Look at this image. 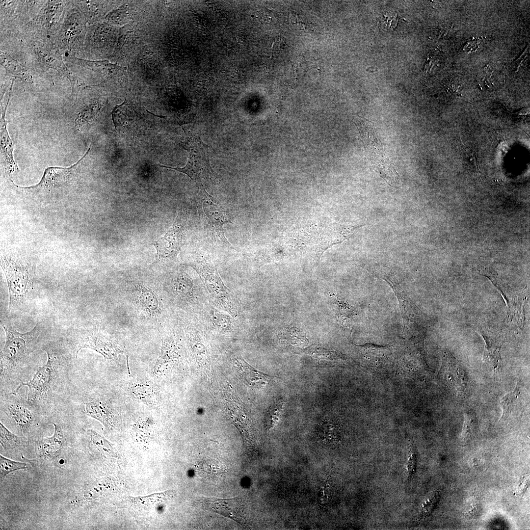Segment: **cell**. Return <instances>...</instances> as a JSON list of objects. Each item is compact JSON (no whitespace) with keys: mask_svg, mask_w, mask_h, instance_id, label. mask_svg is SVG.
I'll return each instance as SVG.
<instances>
[{"mask_svg":"<svg viewBox=\"0 0 530 530\" xmlns=\"http://www.w3.org/2000/svg\"><path fill=\"white\" fill-rule=\"evenodd\" d=\"M0 413L9 419L17 431L23 435L29 432L41 412L18 392L0 391Z\"/></svg>","mask_w":530,"mask_h":530,"instance_id":"5","label":"cell"},{"mask_svg":"<svg viewBox=\"0 0 530 530\" xmlns=\"http://www.w3.org/2000/svg\"><path fill=\"white\" fill-rule=\"evenodd\" d=\"M86 433L89 437L90 444L100 452L112 455L113 449L112 444L104 437L93 429H88Z\"/></svg>","mask_w":530,"mask_h":530,"instance_id":"29","label":"cell"},{"mask_svg":"<svg viewBox=\"0 0 530 530\" xmlns=\"http://www.w3.org/2000/svg\"><path fill=\"white\" fill-rule=\"evenodd\" d=\"M285 401L281 399L271 408L266 419V426L268 429L273 428L277 424L283 410Z\"/></svg>","mask_w":530,"mask_h":530,"instance_id":"35","label":"cell"},{"mask_svg":"<svg viewBox=\"0 0 530 530\" xmlns=\"http://www.w3.org/2000/svg\"><path fill=\"white\" fill-rule=\"evenodd\" d=\"M485 342L484 357L493 371L494 373L502 371V361L500 350L501 345L484 334H481Z\"/></svg>","mask_w":530,"mask_h":530,"instance_id":"26","label":"cell"},{"mask_svg":"<svg viewBox=\"0 0 530 530\" xmlns=\"http://www.w3.org/2000/svg\"><path fill=\"white\" fill-rule=\"evenodd\" d=\"M373 156L371 157V161L374 170L390 186L398 187L400 184V179L393 164L385 154Z\"/></svg>","mask_w":530,"mask_h":530,"instance_id":"24","label":"cell"},{"mask_svg":"<svg viewBox=\"0 0 530 530\" xmlns=\"http://www.w3.org/2000/svg\"><path fill=\"white\" fill-rule=\"evenodd\" d=\"M305 352L319 359L337 360L339 359V356L335 351L319 346L307 348Z\"/></svg>","mask_w":530,"mask_h":530,"instance_id":"38","label":"cell"},{"mask_svg":"<svg viewBox=\"0 0 530 530\" xmlns=\"http://www.w3.org/2000/svg\"><path fill=\"white\" fill-rule=\"evenodd\" d=\"M0 60L1 65L10 75L17 77L25 81L30 82L32 80L30 70L7 53L0 52Z\"/></svg>","mask_w":530,"mask_h":530,"instance_id":"27","label":"cell"},{"mask_svg":"<svg viewBox=\"0 0 530 530\" xmlns=\"http://www.w3.org/2000/svg\"><path fill=\"white\" fill-rule=\"evenodd\" d=\"M25 440L11 432L2 423H0V443L6 450L13 451L21 448L25 444Z\"/></svg>","mask_w":530,"mask_h":530,"instance_id":"28","label":"cell"},{"mask_svg":"<svg viewBox=\"0 0 530 530\" xmlns=\"http://www.w3.org/2000/svg\"><path fill=\"white\" fill-rule=\"evenodd\" d=\"M320 436L327 442H337L340 439L341 429L338 424L333 421L324 423L320 427Z\"/></svg>","mask_w":530,"mask_h":530,"instance_id":"31","label":"cell"},{"mask_svg":"<svg viewBox=\"0 0 530 530\" xmlns=\"http://www.w3.org/2000/svg\"><path fill=\"white\" fill-rule=\"evenodd\" d=\"M283 338L287 343L300 347H305L309 343L305 334L295 327L286 331L284 333Z\"/></svg>","mask_w":530,"mask_h":530,"instance_id":"33","label":"cell"},{"mask_svg":"<svg viewBox=\"0 0 530 530\" xmlns=\"http://www.w3.org/2000/svg\"><path fill=\"white\" fill-rule=\"evenodd\" d=\"M203 195L202 210L207 219L209 233L215 239L224 243H229L225 237L223 226L232 222L227 212L216 203L212 196L205 189L203 185L198 186Z\"/></svg>","mask_w":530,"mask_h":530,"instance_id":"9","label":"cell"},{"mask_svg":"<svg viewBox=\"0 0 530 530\" xmlns=\"http://www.w3.org/2000/svg\"><path fill=\"white\" fill-rule=\"evenodd\" d=\"M26 464L7 459L0 455V477L2 480L8 474L17 470L26 468Z\"/></svg>","mask_w":530,"mask_h":530,"instance_id":"34","label":"cell"},{"mask_svg":"<svg viewBox=\"0 0 530 530\" xmlns=\"http://www.w3.org/2000/svg\"><path fill=\"white\" fill-rule=\"evenodd\" d=\"M366 147L373 154L384 153L383 148L372 123L362 118L355 120Z\"/></svg>","mask_w":530,"mask_h":530,"instance_id":"23","label":"cell"},{"mask_svg":"<svg viewBox=\"0 0 530 530\" xmlns=\"http://www.w3.org/2000/svg\"><path fill=\"white\" fill-rule=\"evenodd\" d=\"M477 426L476 414L472 411L466 412L464 414V423L462 432V437L468 439L473 436Z\"/></svg>","mask_w":530,"mask_h":530,"instance_id":"37","label":"cell"},{"mask_svg":"<svg viewBox=\"0 0 530 530\" xmlns=\"http://www.w3.org/2000/svg\"><path fill=\"white\" fill-rule=\"evenodd\" d=\"M47 354L46 364L39 367L32 379L25 383L21 379L14 390L18 392L22 386L28 388L27 400L41 412L57 410L69 392V371L70 363L59 348L44 345Z\"/></svg>","mask_w":530,"mask_h":530,"instance_id":"1","label":"cell"},{"mask_svg":"<svg viewBox=\"0 0 530 530\" xmlns=\"http://www.w3.org/2000/svg\"><path fill=\"white\" fill-rule=\"evenodd\" d=\"M223 403L227 416L239 430L244 440H250L251 427L247 411L232 386L229 384L225 388Z\"/></svg>","mask_w":530,"mask_h":530,"instance_id":"11","label":"cell"},{"mask_svg":"<svg viewBox=\"0 0 530 530\" xmlns=\"http://www.w3.org/2000/svg\"><path fill=\"white\" fill-rule=\"evenodd\" d=\"M234 364L244 383L251 387L262 388L266 386L273 378L255 369L241 357L236 358Z\"/></svg>","mask_w":530,"mask_h":530,"instance_id":"18","label":"cell"},{"mask_svg":"<svg viewBox=\"0 0 530 530\" xmlns=\"http://www.w3.org/2000/svg\"><path fill=\"white\" fill-rule=\"evenodd\" d=\"M520 385L517 382L513 391L507 393L501 398L500 400V404L502 408L501 419L507 418L512 413L520 394Z\"/></svg>","mask_w":530,"mask_h":530,"instance_id":"30","label":"cell"},{"mask_svg":"<svg viewBox=\"0 0 530 530\" xmlns=\"http://www.w3.org/2000/svg\"><path fill=\"white\" fill-rule=\"evenodd\" d=\"M34 52L40 65L46 69H52L59 73L66 66L61 55L55 49L41 45H35Z\"/></svg>","mask_w":530,"mask_h":530,"instance_id":"25","label":"cell"},{"mask_svg":"<svg viewBox=\"0 0 530 530\" xmlns=\"http://www.w3.org/2000/svg\"><path fill=\"white\" fill-rule=\"evenodd\" d=\"M90 149L89 147L84 156L77 162L69 167H51L46 168L41 181L34 187L49 189L61 186L66 183L69 180L72 170L85 157Z\"/></svg>","mask_w":530,"mask_h":530,"instance_id":"20","label":"cell"},{"mask_svg":"<svg viewBox=\"0 0 530 530\" xmlns=\"http://www.w3.org/2000/svg\"><path fill=\"white\" fill-rule=\"evenodd\" d=\"M120 295L140 324L159 330L165 327L168 300L160 281L127 280L120 286Z\"/></svg>","mask_w":530,"mask_h":530,"instance_id":"2","label":"cell"},{"mask_svg":"<svg viewBox=\"0 0 530 530\" xmlns=\"http://www.w3.org/2000/svg\"><path fill=\"white\" fill-rule=\"evenodd\" d=\"M64 5L61 1H48L37 21L48 35L55 33L59 28Z\"/></svg>","mask_w":530,"mask_h":530,"instance_id":"21","label":"cell"},{"mask_svg":"<svg viewBox=\"0 0 530 530\" xmlns=\"http://www.w3.org/2000/svg\"><path fill=\"white\" fill-rule=\"evenodd\" d=\"M84 26L77 10L72 11L63 22L57 37L58 46L63 50L73 52L81 43Z\"/></svg>","mask_w":530,"mask_h":530,"instance_id":"15","label":"cell"},{"mask_svg":"<svg viewBox=\"0 0 530 530\" xmlns=\"http://www.w3.org/2000/svg\"><path fill=\"white\" fill-rule=\"evenodd\" d=\"M409 455L410 457H409L408 469L409 476H411L413 474V473H414L416 463V455L414 449H410Z\"/></svg>","mask_w":530,"mask_h":530,"instance_id":"42","label":"cell"},{"mask_svg":"<svg viewBox=\"0 0 530 530\" xmlns=\"http://www.w3.org/2000/svg\"><path fill=\"white\" fill-rule=\"evenodd\" d=\"M185 235L184 227L177 217L174 224L164 236L154 243L157 250L158 261L175 258L185 244Z\"/></svg>","mask_w":530,"mask_h":530,"instance_id":"14","label":"cell"},{"mask_svg":"<svg viewBox=\"0 0 530 530\" xmlns=\"http://www.w3.org/2000/svg\"><path fill=\"white\" fill-rule=\"evenodd\" d=\"M186 137L179 144L188 152L186 164L183 167H172L160 164L159 166L172 169L187 175L197 186L202 185V180L217 182L209 160V147L195 132L183 127Z\"/></svg>","mask_w":530,"mask_h":530,"instance_id":"4","label":"cell"},{"mask_svg":"<svg viewBox=\"0 0 530 530\" xmlns=\"http://www.w3.org/2000/svg\"><path fill=\"white\" fill-rule=\"evenodd\" d=\"M129 389L133 397L148 406L156 407L160 403L159 391L146 382L135 381L130 384Z\"/></svg>","mask_w":530,"mask_h":530,"instance_id":"22","label":"cell"},{"mask_svg":"<svg viewBox=\"0 0 530 530\" xmlns=\"http://www.w3.org/2000/svg\"><path fill=\"white\" fill-rule=\"evenodd\" d=\"M52 424L54 426L53 435L40 439L36 444L38 455L47 460L54 459L60 454L66 440L62 425L58 423Z\"/></svg>","mask_w":530,"mask_h":530,"instance_id":"17","label":"cell"},{"mask_svg":"<svg viewBox=\"0 0 530 530\" xmlns=\"http://www.w3.org/2000/svg\"><path fill=\"white\" fill-rule=\"evenodd\" d=\"M397 16L394 12L388 11L383 14L379 23L380 26L385 30H393L397 25Z\"/></svg>","mask_w":530,"mask_h":530,"instance_id":"41","label":"cell"},{"mask_svg":"<svg viewBox=\"0 0 530 530\" xmlns=\"http://www.w3.org/2000/svg\"><path fill=\"white\" fill-rule=\"evenodd\" d=\"M161 283L168 301L173 300L182 305L191 302L194 285L192 279L186 273H177Z\"/></svg>","mask_w":530,"mask_h":530,"instance_id":"13","label":"cell"},{"mask_svg":"<svg viewBox=\"0 0 530 530\" xmlns=\"http://www.w3.org/2000/svg\"><path fill=\"white\" fill-rule=\"evenodd\" d=\"M2 131L1 132V146L2 151L4 152L5 159L8 160V162L12 166L15 167L16 164L13 159L12 151L13 147H12V143L11 139L8 135L6 129L3 128L1 129Z\"/></svg>","mask_w":530,"mask_h":530,"instance_id":"39","label":"cell"},{"mask_svg":"<svg viewBox=\"0 0 530 530\" xmlns=\"http://www.w3.org/2000/svg\"><path fill=\"white\" fill-rule=\"evenodd\" d=\"M212 321L220 330L227 331L231 329L232 325L230 318L223 313L215 312L212 316Z\"/></svg>","mask_w":530,"mask_h":530,"instance_id":"40","label":"cell"},{"mask_svg":"<svg viewBox=\"0 0 530 530\" xmlns=\"http://www.w3.org/2000/svg\"><path fill=\"white\" fill-rule=\"evenodd\" d=\"M191 265L199 275L211 298L222 309L235 316L236 311L228 289L220 277L216 267L205 260L195 261Z\"/></svg>","mask_w":530,"mask_h":530,"instance_id":"7","label":"cell"},{"mask_svg":"<svg viewBox=\"0 0 530 530\" xmlns=\"http://www.w3.org/2000/svg\"><path fill=\"white\" fill-rule=\"evenodd\" d=\"M83 412L100 422L107 429L115 426L116 411L110 399L97 394L88 396L83 401Z\"/></svg>","mask_w":530,"mask_h":530,"instance_id":"12","label":"cell"},{"mask_svg":"<svg viewBox=\"0 0 530 530\" xmlns=\"http://www.w3.org/2000/svg\"><path fill=\"white\" fill-rule=\"evenodd\" d=\"M59 73L65 77L70 82L73 95H77L81 90L86 87V84L83 80L73 73L66 66Z\"/></svg>","mask_w":530,"mask_h":530,"instance_id":"36","label":"cell"},{"mask_svg":"<svg viewBox=\"0 0 530 530\" xmlns=\"http://www.w3.org/2000/svg\"><path fill=\"white\" fill-rule=\"evenodd\" d=\"M67 60L70 63L88 69L106 78L116 77L125 72L126 69V67L112 63L107 60H91L77 58L74 55L69 56Z\"/></svg>","mask_w":530,"mask_h":530,"instance_id":"19","label":"cell"},{"mask_svg":"<svg viewBox=\"0 0 530 530\" xmlns=\"http://www.w3.org/2000/svg\"><path fill=\"white\" fill-rule=\"evenodd\" d=\"M0 265L7 281L10 310L21 304L26 297L32 283L26 267L12 259L1 257Z\"/></svg>","mask_w":530,"mask_h":530,"instance_id":"8","label":"cell"},{"mask_svg":"<svg viewBox=\"0 0 530 530\" xmlns=\"http://www.w3.org/2000/svg\"><path fill=\"white\" fill-rule=\"evenodd\" d=\"M2 326L5 342L0 355V387L11 381L20 380L30 354L37 347L40 336L37 325L30 332L23 334Z\"/></svg>","mask_w":530,"mask_h":530,"instance_id":"3","label":"cell"},{"mask_svg":"<svg viewBox=\"0 0 530 530\" xmlns=\"http://www.w3.org/2000/svg\"><path fill=\"white\" fill-rule=\"evenodd\" d=\"M439 375L448 385L459 392L464 391L467 386V376L464 369L450 354H446Z\"/></svg>","mask_w":530,"mask_h":530,"instance_id":"16","label":"cell"},{"mask_svg":"<svg viewBox=\"0 0 530 530\" xmlns=\"http://www.w3.org/2000/svg\"><path fill=\"white\" fill-rule=\"evenodd\" d=\"M199 469L206 476H218L225 471L224 466L218 461L212 459H203L199 463Z\"/></svg>","mask_w":530,"mask_h":530,"instance_id":"32","label":"cell"},{"mask_svg":"<svg viewBox=\"0 0 530 530\" xmlns=\"http://www.w3.org/2000/svg\"><path fill=\"white\" fill-rule=\"evenodd\" d=\"M74 348L76 359L79 352L86 348L95 350L110 361H116L120 355H125L129 367L128 354L125 348L114 338L105 332L92 330L83 333L75 340ZM128 369L129 370V368Z\"/></svg>","mask_w":530,"mask_h":530,"instance_id":"6","label":"cell"},{"mask_svg":"<svg viewBox=\"0 0 530 530\" xmlns=\"http://www.w3.org/2000/svg\"><path fill=\"white\" fill-rule=\"evenodd\" d=\"M194 504L197 508L218 513L241 525L245 523L244 506L239 496L230 499L200 497L196 498Z\"/></svg>","mask_w":530,"mask_h":530,"instance_id":"10","label":"cell"}]
</instances>
